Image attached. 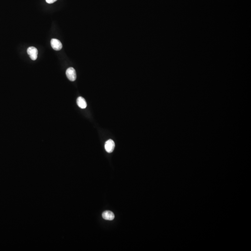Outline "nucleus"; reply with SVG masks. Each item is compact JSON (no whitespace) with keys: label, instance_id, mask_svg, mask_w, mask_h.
<instances>
[{"label":"nucleus","instance_id":"f257e3e1","mask_svg":"<svg viewBox=\"0 0 251 251\" xmlns=\"http://www.w3.org/2000/svg\"><path fill=\"white\" fill-rule=\"evenodd\" d=\"M27 53L30 56L31 60L35 61L38 56V50L34 46H30L27 49Z\"/></svg>","mask_w":251,"mask_h":251},{"label":"nucleus","instance_id":"f03ea898","mask_svg":"<svg viewBox=\"0 0 251 251\" xmlns=\"http://www.w3.org/2000/svg\"><path fill=\"white\" fill-rule=\"evenodd\" d=\"M66 76L67 78L72 82L75 81L76 79V73L75 69L73 67H69L66 71Z\"/></svg>","mask_w":251,"mask_h":251},{"label":"nucleus","instance_id":"7ed1b4c3","mask_svg":"<svg viewBox=\"0 0 251 251\" xmlns=\"http://www.w3.org/2000/svg\"><path fill=\"white\" fill-rule=\"evenodd\" d=\"M115 148V143L112 139H109L105 144V149L109 153L113 152Z\"/></svg>","mask_w":251,"mask_h":251},{"label":"nucleus","instance_id":"20e7f679","mask_svg":"<svg viewBox=\"0 0 251 251\" xmlns=\"http://www.w3.org/2000/svg\"><path fill=\"white\" fill-rule=\"evenodd\" d=\"M52 48L56 51H59L62 48V45L60 40L56 39H52L51 40Z\"/></svg>","mask_w":251,"mask_h":251},{"label":"nucleus","instance_id":"39448f33","mask_svg":"<svg viewBox=\"0 0 251 251\" xmlns=\"http://www.w3.org/2000/svg\"><path fill=\"white\" fill-rule=\"evenodd\" d=\"M102 218L105 220H112L115 218V214L113 212L110 211H106L102 213Z\"/></svg>","mask_w":251,"mask_h":251},{"label":"nucleus","instance_id":"423d86ee","mask_svg":"<svg viewBox=\"0 0 251 251\" xmlns=\"http://www.w3.org/2000/svg\"><path fill=\"white\" fill-rule=\"evenodd\" d=\"M77 103L80 108L82 109H86L87 106V102L83 97H79L77 99Z\"/></svg>","mask_w":251,"mask_h":251},{"label":"nucleus","instance_id":"0eeeda50","mask_svg":"<svg viewBox=\"0 0 251 251\" xmlns=\"http://www.w3.org/2000/svg\"><path fill=\"white\" fill-rule=\"evenodd\" d=\"M57 0H46V1L49 4H52V3H54L56 1H57Z\"/></svg>","mask_w":251,"mask_h":251}]
</instances>
